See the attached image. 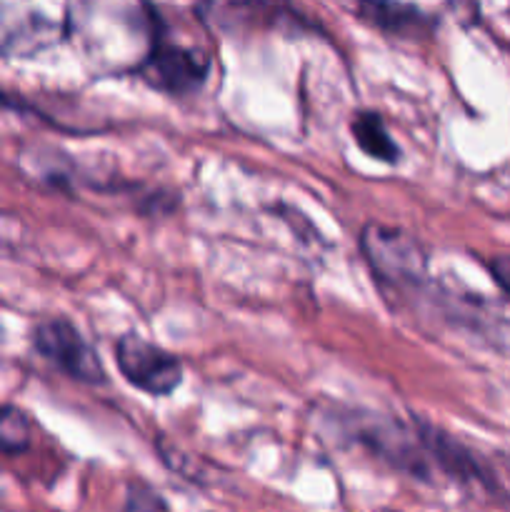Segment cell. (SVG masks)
<instances>
[{
    "label": "cell",
    "mask_w": 510,
    "mask_h": 512,
    "mask_svg": "<svg viewBox=\"0 0 510 512\" xmlns=\"http://www.w3.org/2000/svg\"><path fill=\"white\" fill-rule=\"evenodd\" d=\"M115 363L133 388L153 398H168L183 383V363L178 355L135 333H125L115 343Z\"/></svg>",
    "instance_id": "6"
},
{
    "label": "cell",
    "mask_w": 510,
    "mask_h": 512,
    "mask_svg": "<svg viewBox=\"0 0 510 512\" xmlns=\"http://www.w3.org/2000/svg\"><path fill=\"white\" fill-rule=\"evenodd\" d=\"M70 5L0 3V58L28 60L68 38Z\"/></svg>",
    "instance_id": "4"
},
{
    "label": "cell",
    "mask_w": 510,
    "mask_h": 512,
    "mask_svg": "<svg viewBox=\"0 0 510 512\" xmlns=\"http://www.w3.org/2000/svg\"><path fill=\"white\" fill-rule=\"evenodd\" d=\"M355 13L365 23L395 35H413L430 23L423 10L408 3H360Z\"/></svg>",
    "instance_id": "9"
},
{
    "label": "cell",
    "mask_w": 510,
    "mask_h": 512,
    "mask_svg": "<svg viewBox=\"0 0 510 512\" xmlns=\"http://www.w3.org/2000/svg\"><path fill=\"white\" fill-rule=\"evenodd\" d=\"M158 25V8L148 3L70 5V30L93 63L105 70H138Z\"/></svg>",
    "instance_id": "1"
},
{
    "label": "cell",
    "mask_w": 510,
    "mask_h": 512,
    "mask_svg": "<svg viewBox=\"0 0 510 512\" xmlns=\"http://www.w3.org/2000/svg\"><path fill=\"white\" fill-rule=\"evenodd\" d=\"M210 73V58L205 50L195 48L188 43H175L170 40L168 25L160 18L158 10V25H155V38L150 45L148 55L143 63L138 65L135 75L150 85V88L160 90L168 95H193L195 90L203 88Z\"/></svg>",
    "instance_id": "5"
},
{
    "label": "cell",
    "mask_w": 510,
    "mask_h": 512,
    "mask_svg": "<svg viewBox=\"0 0 510 512\" xmlns=\"http://www.w3.org/2000/svg\"><path fill=\"white\" fill-rule=\"evenodd\" d=\"M33 425L30 418L15 405H0V453L20 455L30 448Z\"/></svg>",
    "instance_id": "10"
},
{
    "label": "cell",
    "mask_w": 510,
    "mask_h": 512,
    "mask_svg": "<svg viewBox=\"0 0 510 512\" xmlns=\"http://www.w3.org/2000/svg\"><path fill=\"white\" fill-rule=\"evenodd\" d=\"M33 348L70 380L85 385H100L108 380L98 350L83 338V333L70 320H40L33 328Z\"/></svg>",
    "instance_id": "7"
},
{
    "label": "cell",
    "mask_w": 510,
    "mask_h": 512,
    "mask_svg": "<svg viewBox=\"0 0 510 512\" xmlns=\"http://www.w3.org/2000/svg\"><path fill=\"white\" fill-rule=\"evenodd\" d=\"M488 270L495 283L510 295V255H498V258L488 260Z\"/></svg>",
    "instance_id": "12"
},
{
    "label": "cell",
    "mask_w": 510,
    "mask_h": 512,
    "mask_svg": "<svg viewBox=\"0 0 510 512\" xmlns=\"http://www.w3.org/2000/svg\"><path fill=\"white\" fill-rule=\"evenodd\" d=\"M350 133L368 158L380 160L385 165H395L400 160L398 143L390 135L383 115L375 113V110H358L350 120Z\"/></svg>",
    "instance_id": "8"
},
{
    "label": "cell",
    "mask_w": 510,
    "mask_h": 512,
    "mask_svg": "<svg viewBox=\"0 0 510 512\" xmlns=\"http://www.w3.org/2000/svg\"><path fill=\"white\" fill-rule=\"evenodd\" d=\"M343 435L353 445H360L388 463L390 468L410 475L423 483H433L435 468L420 433V418L398 420L393 415H380L373 410H345L338 418Z\"/></svg>",
    "instance_id": "2"
},
{
    "label": "cell",
    "mask_w": 510,
    "mask_h": 512,
    "mask_svg": "<svg viewBox=\"0 0 510 512\" xmlns=\"http://www.w3.org/2000/svg\"><path fill=\"white\" fill-rule=\"evenodd\" d=\"M360 253L380 285L410 290L428 280V255L420 240L393 225L365 223Z\"/></svg>",
    "instance_id": "3"
},
{
    "label": "cell",
    "mask_w": 510,
    "mask_h": 512,
    "mask_svg": "<svg viewBox=\"0 0 510 512\" xmlns=\"http://www.w3.org/2000/svg\"><path fill=\"white\" fill-rule=\"evenodd\" d=\"M125 512H168V505L163 503L155 490L148 485L133 483L128 490V503H125Z\"/></svg>",
    "instance_id": "11"
}]
</instances>
